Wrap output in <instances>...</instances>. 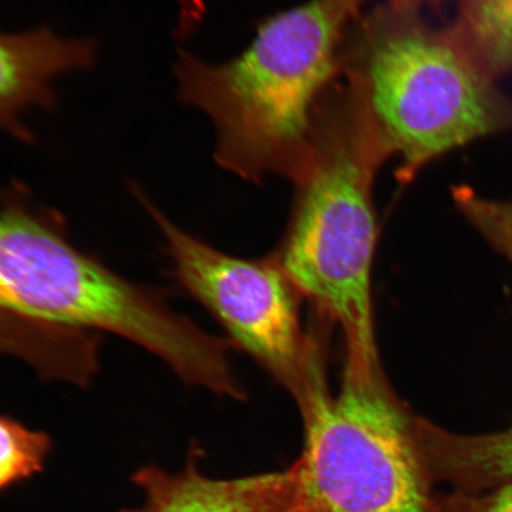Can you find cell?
I'll return each mask as SVG.
<instances>
[{
  "label": "cell",
  "mask_w": 512,
  "mask_h": 512,
  "mask_svg": "<svg viewBox=\"0 0 512 512\" xmlns=\"http://www.w3.org/2000/svg\"><path fill=\"white\" fill-rule=\"evenodd\" d=\"M367 2L309 0L281 11L259 25L241 54L220 64L179 51V99L213 121L217 164L247 181H296L342 72L345 38Z\"/></svg>",
  "instance_id": "cell-1"
},
{
  "label": "cell",
  "mask_w": 512,
  "mask_h": 512,
  "mask_svg": "<svg viewBox=\"0 0 512 512\" xmlns=\"http://www.w3.org/2000/svg\"><path fill=\"white\" fill-rule=\"evenodd\" d=\"M344 91L364 131L396 179L477 140L512 132V98L486 75L448 25L420 9L384 3L358 17L345 38Z\"/></svg>",
  "instance_id": "cell-2"
},
{
  "label": "cell",
  "mask_w": 512,
  "mask_h": 512,
  "mask_svg": "<svg viewBox=\"0 0 512 512\" xmlns=\"http://www.w3.org/2000/svg\"><path fill=\"white\" fill-rule=\"evenodd\" d=\"M0 309L62 328L111 332L162 358L184 382L245 399L229 364V341L76 249L57 216L32 208L21 185L6 191L0 207Z\"/></svg>",
  "instance_id": "cell-3"
},
{
  "label": "cell",
  "mask_w": 512,
  "mask_h": 512,
  "mask_svg": "<svg viewBox=\"0 0 512 512\" xmlns=\"http://www.w3.org/2000/svg\"><path fill=\"white\" fill-rule=\"evenodd\" d=\"M383 163L344 89H332L319 114L312 155L293 182L296 201L274 256L302 297L341 328L345 347L366 355H379L371 271L374 181Z\"/></svg>",
  "instance_id": "cell-4"
},
{
  "label": "cell",
  "mask_w": 512,
  "mask_h": 512,
  "mask_svg": "<svg viewBox=\"0 0 512 512\" xmlns=\"http://www.w3.org/2000/svg\"><path fill=\"white\" fill-rule=\"evenodd\" d=\"M304 427L300 490L326 512H431L433 482L418 415L395 393L380 357L347 350L341 387L297 403Z\"/></svg>",
  "instance_id": "cell-5"
},
{
  "label": "cell",
  "mask_w": 512,
  "mask_h": 512,
  "mask_svg": "<svg viewBox=\"0 0 512 512\" xmlns=\"http://www.w3.org/2000/svg\"><path fill=\"white\" fill-rule=\"evenodd\" d=\"M133 190L164 235L179 286L223 326L230 344L252 356L296 402L326 381L322 342L304 331L302 294L274 256L246 260L217 251Z\"/></svg>",
  "instance_id": "cell-6"
},
{
  "label": "cell",
  "mask_w": 512,
  "mask_h": 512,
  "mask_svg": "<svg viewBox=\"0 0 512 512\" xmlns=\"http://www.w3.org/2000/svg\"><path fill=\"white\" fill-rule=\"evenodd\" d=\"M98 47L91 38H67L42 25L21 32L0 31V130L19 142H34L23 115L34 108L54 111V82L91 68Z\"/></svg>",
  "instance_id": "cell-7"
},
{
  "label": "cell",
  "mask_w": 512,
  "mask_h": 512,
  "mask_svg": "<svg viewBox=\"0 0 512 512\" xmlns=\"http://www.w3.org/2000/svg\"><path fill=\"white\" fill-rule=\"evenodd\" d=\"M191 453L182 471L142 466L133 483L145 494L139 508L121 512H290L300 498L296 464L287 470L235 479L204 476Z\"/></svg>",
  "instance_id": "cell-8"
},
{
  "label": "cell",
  "mask_w": 512,
  "mask_h": 512,
  "mask_svg": "<svg viewBox=\"0 0 512 512\" xmlns=\"http://www.w3.org/2000/svg\"><path fill=\"white\" fill-rule=\"evenodd\" d=\"M418 439L433 484L484 491L512 482V426L484 434H460L419 416Z\"/></svg>",
  "instance_id": "cell-9"
},
{
  "label": "cell",
  "mask_w": 512,
  "mask_h": 512,
  "mask_svg": "<svg viewBox=\"0 0 512 512\" xmlns=\"http://www.w3.org/2000/svg\"><path fill=\"white\" fill-rule=\"evenodd\" d=\"M0 354L18 357L48 380H73L86 354L79 331L0 309Z\"/></svg>",
  "instance_id": "cell-10"
},
{
  "label": "cell",
  "mask_w": 512,
  "mask_h": 512,
  "mask_svg": "<svg viewBox=\"0 0 512 512\" xmlns=\"http://www.w3.org/2000/svg\"><path fill=\"white\" fill-rule=\"evenodd\" d=\"M448 27L491 79L512 74V0H459Z\"/></svg>",
  "instance_id": "cell-11"
},
{
  "label": "cell",
  "mask_w": 512,
  "mask_h": 512,
  "mask_svg": "<svg viewBox=\"0 0 512 512\" xmlns=\"http://www.w3.org/2000/svg\"><path fill=\"white\" fill-rule=\"evenodd\" d=\"M50 450L48 434L0 414V492L42 472Z\"/></svg>",
  "instance_id": "cell-12"
},
{
  "label": "cell",
  "mask_w": 512,
  "mask_h": 512,
  "mask_svg": "<svg viewBox=\"0 0 512 512\" xmlns=\"http://www.w3.org/2000/svg\"><path fill=\"white\" fill-rule=\"evenodd\" d=\"M452 200L472 228L512 264V198L494 200L463 184L452 189Z\"/></svg>",
  "instance_id": "cell-13"
},
{
  "label": "cell",
  "mask_w": 512,
  "mask_h": 512,
  "mask_svg": "<svg viewBox=\"0 0 512 512\" xmlns=\"http://www.w3.org/2000/svg\"><path fill=\"white\" fill-rule=\"evenodd\" d=\"M431 512H512V482L484 491L434 494Z\"/></svg>",
  "instance_id": "cell-14"
},
{
  "label": "cell",
  "mask_w": 512,
  "mask_h": 512,
  "mask_svg": "<svg viewBox=\"0 0 512 512\" xmlns=\"http://www.w3.org/2000/svg\"><path fill=\"white\" fill-rule=\"evenodd\" d=\"M387 2L422 10L427 8V6H430V8H437V6L443 3L444 0H387Z\"/></svg>",
  "instance_id": "cell-15"
},
{
  "label": "cell",
  "mask_w": 512,
  "mask_h": 512,
  "mask_svg": "<svg viewBox=\"0 0 512 512\" xmlns=\"http://www.w3.org/2000/svg\"><path fill=\"white\" fill-rule=\"evenodd\" d=\"M290 512H326L320 505L316 502H313L312 499L306 497L302 490H300V498L299 501L294 507L290 510Z\"/></svg>",
  "instance_id": "cell-16"
}]
</instances>
